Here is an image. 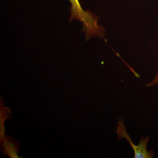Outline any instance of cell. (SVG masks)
Returning a JSON list of instances; mask_svg holds the SVG:
<instances>
[{"instance_id":"cell-1","label":"cell","mask_w":158,"mask_h":158,"mask_svg":"<svg viewBox=\"0 0 158 158\" xmlns=\"http://www.w3.org/2000/svg\"><path fill=\"white\" fill-rule=\"evenodd\" d=\"M69 1L71 4L70 22L76 19L82 23L83 31L87 40L95 36L102 37L104 35V29L98 24L96 16L90 11L83 10L78 0Z\"/></svg>"},{"instance_id":"cell-2","label":"cell","mask_w":158,"mask_h":158,"mask_svg":"<svg viewBox=\"0 0 158 158\" xmlns=\"http://www.w3.org/2000/svg\"><path fill=\"white\" fill-rule=\"evenodd\" d=\"M116 133L118 134L119 139L121 138H125L129 142L133 150L135 152V158H151L153 156V152L152 151L148 152L147 150V144L149 140L148 137L145 138H141L139 144L137 146L134 145L128 134L127 132L125 129L123 122H118V126L117 127Z\"/></svg>"},{"instance_id":"cell-3","label":"cell","mask_w":158,"mask_h":158,"mask_svg":"<svg viewBox=\"0 0 158 158\" xmlns=\"http://www.w3.org/2000/svg\"><path fill=\"white\" fill-rule=\"evenodd\" d=\"M1 150L3 155L11 158H20L18 155L20 148L19 141L11 136H5L1 141Z\"/></svg>"},{"instance_id":"cell-4","label":"cell","mask_w":158,"mask_h":158,"mask_svg":"<svg viewBox=\"0 0 158 158\" xmlns=\"http://www.w3.org/2000/svg\"><path fill=\"white\" fill-rule=\"evenodd\" d=\"M2 98L0 99V141L6 135L5 132V122L8 118H11V113L9 107H5Z\"/></svg>"},{"instance_id":"cell-5","label":"cell","mask_w":158,"mask_h":158,"mask_svg":"<svg viewBox=\"0 0 158 158\" xmlns=\"http://www.w3.org/2000/svg\"><path fill=\"white\" fill-rule=\"evenodd\" d=\"M158 72L157 73L156 75L155 78L152 80V81L150 83H148L146 85V87H152L154 85H158Z\"/></svg>"}]
</instances>
